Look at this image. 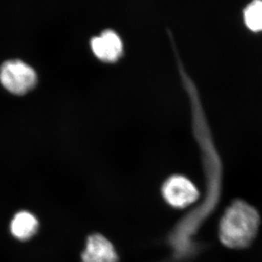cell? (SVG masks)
Returning a JSON list of instances; mask_svg holds the SVG:
<instances>
[{
  "instance_id": "6da1fadb",
  "label": "cell",
  "mask_w": 262,
  "mask_h": 262,
  "mask_svg": "<svg viewBox=\"0 0 262 262\" xmlns=\"http://www.w3.org/2000/svg\"><path fill=\"white\" fill-rule=\"evenodd\" d=\"M260 216L256 208L243 201H236L226 210L220 224L222 244L231 248H244L257 234Z\"/></svg>"
},
{
  "instance_id": "7a4b0ae2",
  "label": "cell",
  "mask_w": 262,
  "mask_h": 262,
  "mask_svg": "<svg viewBox=\"0 0 262 262\" xmlns=\"http://www.w3.org/2000/svg\"><path fill=\"white\" fill-rule=\"evenodd\" d=\"M0 82L12 94L24 95L34 89L37 77L32 67L24 62L14 60L5 62L2 66Z\"/></svg>"
},
{
  "instance_id": "3957f363",
  "label": "cell",
  "mask_w": 262,
  "mask_h": 262,
  "mask_svg": "<svg viewBox=\"0 0 262 262\" xmlns=\"http://www.w3.org/2000/svg\"><path fill=\"white\" fill-rule=\"evenodd\" d=\"M162 194L165 202L177 209L187 208L195 203L199 191L192 181L182 175H173L164 182Z\"/></svg>"
},
{
  "instance_id": "277c9868",
  "label": "cell",
  "mask_w": 262,
  "mask_h": 262,
  "mask_svg": "<svg viewBox=\"0 0 262 262\" xmlns=\"http://www.w3.org/2000/svg\"><path fill=\"white\" fill-rule=\"evenodd\" d=\"M91 48L94 56L105 63H115L123 53L122 39L111 29L103 31L99 36L93 38Z\"/></svg>"
},
{
  "instance_id": "5b68a950",
  "label": "cell",
  "mask_w": 262,
  "mask_h": 262,
  "mask_svg": "<svg viewBox=\"0 0 262 262\" xmlns=\"http://www.w3.org/2000/svg\"><path fill=\"white\" fill-rule=\"evenodd\" d=\"M82 262H118V255L106 237L102 234H94L86 241Z\"/></svg>"
},
{
  "instance_id": "8992f818",
  "label": "cell",
  "mask_w": 262,
  "mask_h": 262,
  "mask_svg": "<svg viewBox=\"0 0 262 262\" xmlns=\"http://www.w3.org/2000/svg\"><path fill=\"white\" fill-rule=\"evenodd\" d=\"M39 223L37 218L27 211H20L15 215L10 225V230L19 239H27L37 232Z\"/></svg>"
},
{
  "instance_id": "52a82bcc",
  "label": "cell",
  "mask_w": 262,
  "mask_h": 262,
  "mask_svg": "<svg viewBox=\"0 0 262 262\" xmlns=\"http://www.w3.org/2000/svg\"><path fill=\"white\" fill-rule=\"evenodd\" d=\"M246 27L253 32H262V0H253L244 11Z\"/></svg>"
}]
</instances>
